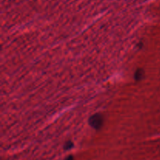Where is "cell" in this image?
I'll return each mask as SVG.
<instances>
[{"label": "cell", "mask_w": 160, "mask_h": 160, "mask_svg": "<svg viewBox=\"0 0 160 160\" xmlns=\"http://www.w3.org/2000/svg\"><path fill=\"white\" fill-rule=\"evenodd\" d=\"M103 122H104V119H103V116L102 115L99 113H96V114H94L93 115L91 116L89 118L88 123L95 130H99L102 126Z\"/></svg>", "instance_id": "1"}, {"label": "cell", "mask_w": 160, "mask_h": 160, "mask_svg": "<svg viewBox=\"0 0 160 160\" xmlns=\"http://www.w3.org/2000/svg\"><path fill=\"white\" fill-rule=\"evenodd\" d=\"M144 77V70L142 68L137 69V71L135 72V74H134V78L137 81H139V80L142 79Z\"/></svg>", "instance_id": "2"}, {"label": "cell", "mask_w": 160, "mask_h": 160, "mask_svg": "<svg viewBox=\"0 0 160 160\" xmlns=\"http://www.w3.org/2000/svg\"><path fill=\"white\" fill-rule=\"evenodd\" d=\"M73 147V143L70 141H67L65 145H64V148H65V150H70V149H71Z\"/></svg>", "instance_id": "3"}, {"label": "cell", "mask_w": 160, "mask_h": 160, "mask_svg": "<svg viewBox=\"0 0 160 160\" xmlns=\"http://www.w3.org/2000/svg\"><path fill=\"white\" fill-rule=\"evenodd\" d=\"M64 160H74V158H73V157L72 155H70V156L67 157Z\"/></svg>", "instance_id": "4"}]
</instances>
